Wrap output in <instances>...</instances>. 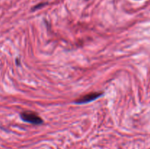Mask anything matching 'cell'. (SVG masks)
Returning a JSON list of instances; mask_svg holds the SVG:
<instances>
[{
  "mask_svg": "<svg viewBox=\"0 0 150 149\" xmlns=\"http://www.w3.org/2000/svg\"><path fill=\"white\" fill-rule=\"evenodd\" d=\"M16 64H17V65H19V61H18V58H17V59H16Z\"/></svg>",
  "mask_w": 150,
  "mask_h": 149,
  "instance_id": "obj_4",
  "label": "cell"
},
{
  "mask_svg": "<svg viewBox=\"0 0 150 149\" xmlns=\"http://www.w3.org/2000/svg\"><path fill=\"white\" fill-rule=\"evenodd\" d=\"M21 118L23 121L33 124H40L42 123V119L40 117L38 116V114L33 112H29V111L21 112Z\"/></svg>",
  "mask_w": 150,
  "mask_h": 149,
  "instance_id": "obj_1",
  "label": "cell"
},
{
  "mask_svg": "<svg viewBox=\"0 0 150 149\" xmlns=\"http://www.w3.org/2000/svg\"><path fill=\"white\" fill-rule=\"evenodd\" d=\"M102 95H103L102 93H99V92H93V93H88V94L79 98L78 100L75 101V102L77 104L86 103V102H92V101L93 100H95V99L99 98L100 96H102Z\"/></svg>",
  "mask_w": 150,
  "mask_h": 149,
  "instance_id": "obj_2",
  "label": "cell"
},
{
  "mask_svg": "<svg viewBox=\"0 0 150 149\" xmlns=\"http://www.w3.org/2000/svg\"><path fill=\"white\" fill-rule=\"evenodd\" d=\"M45 3H42V4H38V6H36V7H34L33 9L40 8V7H42V6H43V5H45Z\"/></svg>",
  "mask_w": 150,
  "mask_h": 149,
  "instance_id": "obj_3",
  "label": "cell"
}]
</instances>
